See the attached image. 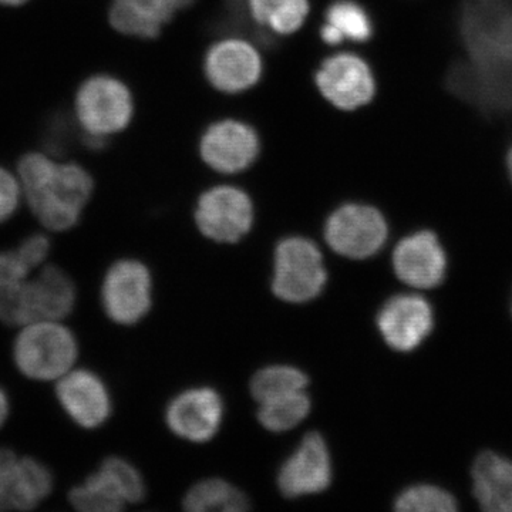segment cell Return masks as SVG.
I'll return each mask as SVG.
<instances>
[{"mask_svg": "<svg viewBox=\"0 0 512 512\" xmlns=\"http://www.w3.org/2000/svg\"><path fill=\"white\" fill-rule=\"evenodd\" d=\"M259 404V421L266 430L275 433L298 426L311 410V400L305 390L274 397Z\"/></svg>", "mask_w": 512, "mask_h": 512, "instance_id": "25", "label": "cell"}, {"mask_svg": "<svg viewBox=\"0 0 512 512\" xmlns=\"http://www.w3.org/2000/svg\"><path fill=\"white\" fill-rule=\"evenodd\" d=\"M22 205H25V202L16 170H9L0 164V227L18 215Z\"/></svg>", "mask_w": 512, "mask_h": 512, "instance_id": "31", "label": "cell"}, {"mask_svg": "<svg viewBox=\"0 0 512 512\" xmlns=\"http://www.w3.org/2000/svg\"><path fill=\"white\" fill-rule=\"evenodd\" d=\"M185 510L191 512H239L249 508L248 498L238 488L220 478L201 481L184 498Z\"/></svg>", "mask_w": 512, "mask_h": 512, "instance_id": "24", "label": "cell"}, {"mask_svg": "<svg viewBox=\"0 0 512 512\" xmlns=\"http://www.w3.org/2000/svg\"><path fill=\"white\" fill-rule=\"evenodd\" d=\"M13 330L10 360L28 382L53 386L79 363V338L67 320H36Z\"/></svg>", "mask_w": 512, "mask_h": 512, "instance_id": "2", "label": "cell"}, {"mask_svg": "<svg viewBox=\"0 0 512 512\" xmlns=\"http://www.w3.org/2000/svg\"><path fill=\"white\" fill-rule=\"evenodd\" d=\"M328 281L322 254L311 239L292 237L279 242L275 252L272 291L291 303L312 301Z\"/></svg>", "mask_w": 512, "mask_h": 512, "instance_id": "5", "label": "cell"}, {"mask_svg": "<svg viewBox=\"0 0 512 512\" xmlns=\"http://www.w3.org/2000/svg\"><path fill=\"white\" fill-rule=\"evenodd\" d=\"M32 274L15 248L0 249V325L5 328L15 329L20 296Z\"/></svg>", "mask_w": 512, "mask_h": 512, "instance_id": "21", "label": "cell"}, {"mask_svg": "<svg viewBox=\"0 0 512 512\" xmlns=\"http://www.w3.org/2000/svg\"><path fill=\"white\" fill-rule=\"evenodd\" d=\"M387 235L389 225L383 212L360 202L342 205L330 215L325 227L330 248L350 259L375 255L386 244Z\"/></svg>", "mask_w": 512, "mask_h": 512, "instance_id": "7", "label": "cell"}, {"mask_svg": "<svg viewBox=\"0 0 512 512\" xmlns=\"http://www.w3.org/2000/svg\"><path fill=\"white\" fill-rule=\"evenodd\" d=\"M23 202L43 231L62 235L76 228L92 201V174L76 161L45 150L28 151L16 165Z\"/></svg>", "mask_w": 512, "mask_h": 512, "instance_id": "1", "label": "cell"}, {"mask_svg": "<svg viewBox=\"0 0 512 512\" xmlns=\"http://www.w3.org/2000/svg\"><path fill=\"white\" fill-rule=\"evenodd\" d=\"M101 308L111 322L130 326L147 315L151 306V276L147 266L121 259L107 269L100 286Z\"/></svg>", "mask_w": 512, "mask_h": 512, "instance_id": "8", "label": "cell"}, {"mask_svg": "<svg viewBox=\"0 0 512 512\" xmlns=\"http://www.w3.org/2000/svg\"><path fill=\"white\" fill-rule=\"evenodd\" d=\"M30 0H0V6L2 8H22V6L28 5Z\"/></svg>", "mask_w": 512, "mask_h": 512, "instance_id": "34", "label": "cell"}, {"mask_svg": "<svg viewBox=\"0 0 512 512\" xmlns=\"http://www.w3.org/2000/svg\"><path fill=\"white\" fill-rule=\"evenodd\" d=\"M332 481V461L326 441L319 433H311L285 461L279 471L278 484L289 498L318 494Z\"/></svg>", "mask_w": 512, "mask_h": 512, "instance_id": "16", "label": "cell"}, {"mask_svg": "<svg viewBox=\"0 0 512 512\" xmlns=\"http://www.w3.org/2000/svg\"><path fill=\"white\" fill-rule=\"evenodd\" d=\"M375 33V18L360 0L333 2L326 12V23L320 29V37L330 46H338L345 40L367 45L372 42Z\"/></svg>", "mask_w": 512, "mask_h": 512, "instance_id": "19", "label": "cell"}, {"mask_svg": "<svg viewBox=\"0 0 512 512\" xmlns=\"http://www.w3.org/2000/svg\"><path fill=\"white\" fill-rule=\"evenodd\" d=\"M73 113L83 134L109 138L123 131L133 119V96L117 77L93 74L77 87Z\"/></svg>", "mask_w": 512, "mask_h": 512, "instance_id": "3", "label": "cell"}, {"mask_svg": "<svg viewBox=\"0 0 512 512\" xmlns=\"http://www.w3.org/2000/svg\"><path fill=\"white\" fill-rule=\"evenodd\" d=\"M195 221L205 237L231 244L244 238L251 229L254 205L244 191L222 185L201 195Z\"/></svg>", "mask_w": 512, "mask_h": 512, "instance_id": "11", "label": "cell"}, {"mask_svg": "<svg viewBox=\"0 0 512 512\" xmlns=\"http://www.w3.org/2000/svg\"><path fill=\"white\" fill-rule=\"evenodd\" d=\"M261 150L258 134L248 124L224 120L212 124L201 140L205 163L221 173H239L254 163Z\"/></svg>", "mask_w": 512, "mask_h": 512, "instance_id": "14", "label": "cell"}, {"mask_svg": "<svg viewBox=\"0 0 512 512\" xmlns=\"http://www.w3.org/2000/svg\"><path fill=\"white\" fill-rule=\"evenodd\" d=\"M56 480L42 458L0 446V512L39 510L55 494Z\"/></svg>", "mask_w": 512, "mask_h": 512, "instance_id": "4", "label": "cell"}, {"mask_svg": "<svg viewBox=\"0 0 512 512\" xmlns=\"http://www.w3.org/2000/svg\"><path fill=\"white\" fill-rule=\"evenodd\" d=\"M154 9H157L165 19L170 22L174 12L183 9L185 6L191 5L194 0H147Z\"/></svg>", "mask_w": 512, "mask_h": 512, "instance_id": "32", "label": "cell"}, {"mask_svg": "<svg viewBox=\"0 0 512 512\" xmlns=\"http://www.w3.org/2000/svg\"><path fill=\"white\" fill-rule=\"evenodd\" d=\"M205 74L220 92L242 93L261 79V56L244 40H222L208 50Z\"/></svg>", "mask_w": 512, "mask_h": 512, "instance_id": "15", "label": "cell"}, {"mask_svg": "<svg viewBox=\"0 0 512 512\" xmlns=\"http://www.w3.org/2000/svg\"><path fill=\"white\" fill-rule=\"evenodd\" d=\"M109 19L117 32L141 39L157 37L168 22L147 0H114Z\"/></svg>", "mask_w": 512, "mask_h": 512, "instance_id": "22", "label": "cell"}, {"mask_svg": "<svg viewBox=\"0 0 512 512\" xmlns=\"http://www.w3.org/2000/svg\"><path fill=\"white\" fill-rule=\"evenodd\" d=\"M222 414L224 406L220 394L201 387L175 397L167 410V423L177 436L204 443L220 429Z\"/></svg>", "mask_w": 512, "mask_h": 512, "instance_id": "17", "label": "cell"}, {"mask_svg": "<svg viewBox=\"0 0 512 512\" xmlns=\"http://www.w3.org/2000/svg\"><path fill=\"white\" fill-rule=\"evenodd\" d=\"M308 386V377L292 366H271L256 373L251 382V393L256 402L262 403L274 397L284 396Z\"/></svg>", "mask_w": 512, "mask_h": 512, "instance_id": "26", "label": "cell"}, {"mask_svg": "<svg viewBox=\"0 0 512 512\" xmlns=\"http://www.w3.org/2000/svg\"><path fill=\"white\" fill-rule=\"evenodd\" d=\"M433 309L419 295L394 296L377 315L384 342L397 352H412L433 330Z\"/></svg>", "mask_w": 512, "mask_h": 512, "instance_id": "13", "label": "cell"}, {"mask_svg": "<svg viewBox=\"0 0 512 512\" xmlns=\"http://www.w3.org/2000/svg\"><path fill=\"white\" fill-rule=\"evenodd\" d=\"M474 497L484 511L512 512V461L498 454L477 457L471 470Z\"/></svg>", "mask_w": 512, "mask_h": 512, "instance_id": "18", "label": "cell"}, {"mask_svg": "<svg viewBox=\"0 0 512 512\" xmlns=\"http://www.w3.org/2000/svg\"><path fill=\"white\" fill-rule=\"evenodd\" d=\"M252 19L276 35H292L308 18V0H248Z\"/></svg>", "mask_w": 512, "mask_h": 512, "instance_id": "23", "label": "cell"}, {"mask_svg": "<svg viewBox=\"0 0 512 512\" xmlns=\"http://www.w3.org/2000/svg\"><path fill=\"white\" fill-rule=\"evenodd\" d=\"M394 508L399 512H454L456 498L434 485H414L397 497Z\"/></svg>", "mask_w": 512, "mask_h": 512, "instance_id": "27", "label": "cell"}, {"mask_svg": "<svg viewBox=\"0 0 512 512\" xmlns=\"http://www.w3.org/2000/svg\"><path fill=\"white\" fill-rule=\"evenodd\" d=\"M393 268L404 284L431 289L444 281L447 256L436 232L420 229L407 235L393 252Z\"/></svg>", "mask_w": 512, "mask_h": 512, "instance_id": "12", "label": "cell"}, {"mask_svg": "<svg viewBox=\"0 0 512 512\" xmlns=\"http://www.w3.org/2000/svg\"><path fill=\"white\" fill-rule=\"evenodd\" d=\"M52 387L57 406L79 429H100L110 419L113 400L109 387L92 369L76 366Z\"/></svg>", "mask_w": 512, "mask_h": 512, "instance_id": "9", "label": "cell"}, {"mask_svg": "<svg viewBox=\"0 0 512 512\" xmlns=\"http://www.w3.org/2000/svg\"><path fill=\"white\" fill-rule=\"evenodd\" d=\"M76 120L69 119L66 114H55L50 117L46 123L45 133H43V150L56 157L66 156L67 151L72 148L74 141H80V133H77Z\"/></svg>", "mask_w": 512, "mask_h": 512, "instance_id": "29", "label": "cell"}, {"mask_svg": "<svg viewBox=\"0 0 512 512\" xmlns=\"http://www.w3.org/2000/svg\"><path fill=\"white\" fill-rule=\"evenodd\" d=\"M67 501L79 512H119L127 505L120 488L101 467L73 485Z\"/></svg>", "mask_w": 512, "mask_h": 512, "instance_id": "20", "label": "cell"}, {"mask_svg": "<svg viewBox=\"0 0 512 512\" xmlns=\"http://www.w3.org/2000/svg\"><path fill=\"white\" fill-rule=\"evenodd\" d=\"M13 402L12 396L3 384H0V433L8 426L12 419Z\"/></svg>", "mask_w": 512, "mask_h": 512, "instance_id": "33", "label": "cell"}, {"mask_svg": "<svg viewBox=\"0 0 512 512\" xmlns=\"http://www.w3.org/2000/svg\"><path fill=\"white\" fill-rule=\"evenodd\" d=\"M13 248L16 249L23 262L33 272H36L52 258L55 242H53L52 234L43 231V229H37V231L25 235L18 244L13 245Z\"/></svg>", "mask_w": 512, "mask_h": 512, "instance_id": "30", "label": "cell"}, {"mask_svg": "<svg viewBox=\"0 0 512 512\" xmlns=\"http://www.w3.org/2000/svg\"><path fill=\"white\" fill-rule=\"evenodd\" d=\"M79 291L72 275L49 261L33 272L20 296L15 328L36 320H67L76 311Z\"/></svg>", "mask_w": 512, "mask_h": 512, "instance_id": "6", "label": "cell"}, {"mask_svg": "<svg viewBox=\"0 0 512 512\" xmlns=\"http://www.w3.org/2000/svg\"><path fill=\"white\" fill-rule=\"evenodd\" d=\"M100 467L113 478L114 483L119 485L127 504L143 501L144 495H146V485L133 464L128 463L124 458L113 456L104 458Z\"/></svg>", "mask_w": 512, "mask_h": 512, "instance_id": "28", "label": "cell"}, {"mask_svg": "<svg viewBox=\"0 0 512 512\" xmlns=\"http://www.w3.org/2000/svg\"><path fill=\"white\" fill-rule=\"evenodd\" d=\"M507 171H508V177H510V180L512 183V144H511V147L508 148V153H507Z\"/></svg>", "mask_w": 512, "mask_h": 512, "instance_id": "35", "label": "cell"}, {"mask_svg": "<svg viewBox=\"0 0 512 512\" xmlns=\"http://www.w3.org/2000/svg\"><path fill=\"white\" fill-rule=\"evenodd\" d=\"M320 93L340 110L365 109L377 94L372 64L356 53H339L320 64L316 73Z\"/></svg>", "mask_w": 512, "mask_h": 512, "instance_id": "10", "label": "cell"}]
</instances>
